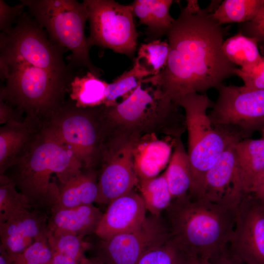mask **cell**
<instances>
[{"instance_id": "obj_23", "label": "cell", "mask_w": 264, "mask_h": 264, "mask_svg": "<svg viewBox=\"0 0 264 264\" xmlns=\"http://www.w3.org/2000/svg\"><path fill=\"white\" fill-rule=\"evenodd\" d=\"M164 174L173 200L189 194L192 184L190 164L180 137L174 139V151Z\"/></svg>"}, {"instance_id": "obj_44", "label": "cell", "mask_w": 264, "mask_h": 264, "mask_svg": "<svg viewBox=\"0 0 264 264\" xmlns=\"http://www.w3.org/2000/svg\"><path fill=\"white\" fill-rule=\"evenodd\" d=\"M262 132V134H263V137L262 138L264 139V123L262 126V128L261 129V130Z\"/></svg>"}, {"instance_id": "obj_40", "label": "cell", "mask_w": 264, "mask_h": 264, "mask_svg": "<svg viewBox=\"0 0 264 264\" xmlns=\"http://www.w3.org/2000/svg\"><path fill=\"white\" fill-rule=\"evenodd\" d=\"M250 193L264 206V172L255 184Z\"/></svg>"}, {"instance_id": "obj_14", "label": "cell", "mask_w": 264, "mask_h": 264, "mask_svg": "<svg viewBox=\"0 0 264 264\" xmlns=\"http://www.w3.org/2000/svg\"><path fill=\"white\" fill-rule=\"evenodd\" d=\"M228 246L244 264H264V206L251 193L245 194L236 207Z\"/></svg>"}, {"instance_id": "obj_4", "label": "cell", "mask_w": 264, "mask_h": 264, "mask_svg": "<svg viewBox=\"0 0 264 264\" xmlns=\"http://www.w3.org/2000/svg\"><path fill=\"white\" fill-rule=\"evenodd\" d=\"M0 99L25 116L45 122L65 102L74 77L64 76L22 60L0 55Z\"/></svg>"}, {"instance_id": "obj_28", "label": "cell", "mask_w": 264, "mask_h": 264, "mask_svg": "<svg viewBox=\"0 0 264 264\" xmlns=\"http://www.w3.org/2000/svg\"><path fill=\"white\" fill-rule=\"evenodd\" d=\"M263 0H224L211 13L219 24L244 23L252 21L259 11Z\"/></svg>"}, {"instance_id": "obj_33", "label": "cell", "mask_w": 264, "mask_h": 264, "mask_svg": "<svg viewBox=\"0 0 264 264\" xmlns=\"http://www.w3.org/2000/svg\"><path fill=\"white\" fill-rule=\"evenodd\" d=\"M192 258L170 238L164 244L146 252L136 264H188Z\"/></svg>"}, {"instance_id": "obj_1", "label": "cell", "mask_w": 264, "mask_h": 264, "mask_svg": "<svg viewBox=\"0 0 264 264\" xmlns=\"http://www.w3.org/2000/svg\"><path fill=\"white\" fill-rule=\"evenodd\" d=\"M187 1L166 34L169 53L165 66L143 80L159 87L177 106L187 94L217 89L235 75L237 68L222 50L226 29L211 16L216 2L201 9L198 0Z\"/></svg>"}, {"instance_id": "obj_42", "label": "cell", "mask_w": 264, "mask_h": 264, "mask_svg": "<svg viewBox=\"0 0 264 264\" xmlns=\"http://www.w3.org/2000/svg\"><path fill=\"white\" fill-rule=\"evenodd\" d=\"M80 264H105L96 256L88 258L85 256Z\"/></svg>"}, {"instance_id": "obj_10", "label": "cell", "mask_w": 264, "mask_h": 264, "mask_svg": "<svg viewBox=\"0 0 264 264\" xmlns=\"http://www.w3.org/2000/svg\"><path fill=\"white\" fill-rule=\"evenodd\" d=\"M218 95L208 113L215 127L240 140L250 138L264 123V89L225 86L217 89Z\"/></svg>"}, {"instance_id": "obj_32", "label": "cell", "mask_w": 264, "mask_h": 264, "mask_svg": "<svg viewBox=\"0 0 264 264\" xmlns=\"http://www.w3.org/2000/svg\"><path fill=\"white\" fill-rule=\"evenodd\" d=\"M172 0H149L151 12L147 26V40L149 42L159 39L166 35L175 19L170 14Z\"/></svg>"}, {"instance_id": "obj_19", "label": "cell", "mask_w": 264, "mask_h": 264, "mask_svg": "<svg viewBox=\"0 0 264 264\" xmlns=\"http://www.w3.org/2000/svg\"><path fill=\"white\" fill-rule=\"evenodd\" d=\"M48 231L55 236L73 235L85 237L94 233L103 213L93 204L50 211Z\"/></svg>"}, {"instance_id": "obj_43", "label": "cell", "mask_w": 264, "mask_h": 264, "mask_svg": "<svg viewBox=\"0 0 264 264\" xmlns=\"http://www.w3.org/2000/svg\"><path fill=\"white\" fill-rule=\"evenodd\" d=\"M188 264H209V263L208 261L192 258Z\"/></svg>"}, {"instance_id": "obj_3", "label": "cell", "mask_w": 264, "mask_h": 264, "mask_svg": "<svg viewBox=\"0 0 264 264\" xmlns=\"http://www.w3.org/2000/svg\"><path fill=\"white\" fill-rule=\"evenodd\" d=\"M173 201L167 209L171 238L183 251L209 261L227 246L236 208L189 195Z\"/></svg>"}, {"instance_id": "obj_38", "label": "cell", "mask_w": 264, "mask_h": 264, "mask_svg": "<svg viewBox=\"0 0 264 264\" xmlns=\"http://www.w3.org/2000/svg\"><path fill=\"white\" fill-rule=\"evenodd\" d=\"M19 110L0 99V123L4 125L13 122L22 121L25 117Z\"/></svg>"}, {"instance_id": "obj_41", "label": "cell", "mask_w": 264, "mask_h": 264, "mask_svg": "<svg viewBox=\"0 0 264 264\" xmlns=\"http://www.w3.org/2000/svg\"><path fill=\"white\" fill-rule=\"evenodd\" d=\"M8 254L4 248L0 245V264H13Z\"/></svg>"}, {"instance_id": "obj_7", "label": "cell", "mask_w": 264, "mask_h": 264, "mask_svg": "<svg viewBox=\"0 0 264 264\" xmlns=\"http://www.w3.org/2000/svg\"><path fill=\"white\" fill-rule=\"evenodd\" d=\"M29 14L59 46L71 52L70 69L83 67L99 77L102 70L92 62L85 36L88 14L84 1L75 0H21Z\"/></svg>"}, {"instance_id": "obj_27", "label": "cell", "mask_w": 264, "mask_h": 264, "mask_svg": "<svg viewBox=\"0 0 264 264\" xmlns=\"http://www.w3.org/2000/svg\"><path fill=\"white\" fill-rule=\"evenodd\" d=\"M137 185L146 210L152 215L159 217L173 201L164 173L153 178L139 181Z\"/></svg>"}, {"instance_id": "obj_2", "label": "cell", "mask_w": 264, "mask_h": 264, "mask_svg": "<svg viewBox=\"0 0 264 264\" xmlns=\"http://www.w3.org/2000/svg\"><path fill=\"white\" fill-rule=\"evenodd\" d=\"M84 169L72 151L43 126L29 149L9 169L12 175L7 176L27 198L33 209L50 212L59 195V185L53 180V175L60 184H63Z\"/></svg>"}, {"instance_id": "obj_12", "label": "cell", "mask_w": 264, "mask_h": 264, "mask_svg": "<svg viewBox=\"0 0 264 264\" xmlns=\"http://www.w3.org/2000/svg\"><path fill=\"white\" fill-rule=\"evenodd\" d=\"M139 137L120 134L107 136L100 159L102 168L98 175L97 203L108 204L137 185L133 151Z\"/></svg>"}, {"instance_id": "obj_31", "label": "cell", "mask_w": 264, "mask_h": 264, "mask_svg": "<svg viewBox=\"0 0 264 264\" xmlns=\"http://www.w3.org/2000/svg\"><path fill=\"white\" fill-rule=\"evenodd\" d=\"M169 53L168 41L157 39L142 44L134 62L149 75H158L165 66Z\"/></svg>"}, {"instance_id": "obj_20", "label": "cell", "mask_w": 264, "mask_h": 264, "mask_svg": "<svg viewBox=\"0 0 264 264\" xmlns=\"http://www.w3.org/2000/svg\"><path fill=\"white\" fill-rule=\"evenodd\" d=\"M174 139L169 143L158 138L155 133L144 134L136 139L133 156L138 181L158 176L169 162Z\"/></svg>"}, {"instance_id": "obj_24", "label": "cell", "mask_w": 264, "mask_h": 264, "mask_svg": "<svg viewBox=\"0 0 264 264\" xmlns=\"http://www.w3.org/2000/svg\"><path fill=\"white\" fill-rule=\"evenodd\" d=\"M108 83L90 71L82 76H75L70 83V97L76 106L94 108L103 105Z\"/></svg>"}, {"instance_id": "obj_34", "label": "cell", "mask_w": 264, "mask_h": 264, "mask_svg": "<svg viewBox=\"0 0 264 264\" xmlns=\"http://www.w3.org/2000/svg\"><path fill=\"white\" fill-rule=\"evenodd\" d=\"M51 259L52 252L46 236L25 249L15 259L13 264H50Z\"/></svg>"}, {"instance_id": "obj_36", "label": "cell", "mask_w": 264, "mask_h": 264, "mask_svg": "<svg viewBox=\"0 0 264 264\" xmlns=\"http://www.w3.org/2000/svg\"><path fill=\"white\" fill-rule=\"evenodd\" d=\"M24 7L22 3L10 6L4 0H0V30L2 33H8L11 30Z\"/></svg>"}, {"instance_id": "obj_16", "label": "cell", "mask_w": 264, "mask_h": 264, "mask_svg": "<svg viewBox=\"0 0 264 264\" xmlns=\"http://www.w3.org/2000/svg\"><path fill=\"white\" fill-rule=\"evenodd\" d=\"M48 219L44 211L33 209L0 223V245L13 262L36 241L47 236Z\"/></svg>"}, {"instance_id": "obj_25", "label": "cell", "mask_w": 264, "mask_h": 264, "mask_svg": "<svg viewBox=\"0 0 264 264\" xmlns=\"http://www.w3.org/2000/svg\"><path fill=\"white\" fill-rule=\"evenodd\" d=\"M258 40L239 32L224 40L222 50L226 57L234 65L246 69L258 64L262 60Z\"/></svg>"}, {"instance_id": "obj_29", "label": "cell", "mask_w": 264, "mask_h": 264, "mask_svg": "<svg viewBox=\"0 0 264 264\" xmlns=\"http://www.w3.org/2000/svg\"><path fill=\"white\" fill-rule=\"evenodd\" d=\"M148 77V73L134 62L131 69L124 71L112 82L108 84L103 105L110 107L118 104L119 99L121 102L124 100L137 88L143 79Z\"/></svg>"}, {"instance_id": "obj_13", "label": "cell", "mask_w": 264, "mask_h": 264, "mask_svg": "<svg viewBox=\"0 0 264 264\" xmlns=\"http://www.w3.org/2000/svg\"><path fill=\"white\" fill-rule=\"evenodd\" d=\"M170 238L169 228L159 216L152 215L133 231L100 240L96 256L105 264H136L146 252Z\"/></svg>"}, {"instance_id": "obj_8", "label": "cell", "mask_w": 264, "mask_h": 264, "mask_svg": "<svg viewBox=\"0 0 264 264\" xmlns=\"http://www.w3.org/2000/svg\"><path fill=\"white\" fill-rule=\"evenodd\" d=\"M103 108H80L71 100L65 102L44 124L46 131L72 151L84 169H92L101 159L106 136Z\"/></svg>"}, {"instance_id": "obj_22", "label": "cell", "mask_w": 264, "mask_h": 264, "mask_svg": "<svg viewBox=\"0 0 264 264\" xmlns=\"http://www.w3.org/2000/svg\"><path fill=\"white\" fill-rule=\"evenodd\" d=\"M84 169L59 185V198L56 205L52 208H72L97 203L98 175L92 169Z\"/></svg>"}, {"instance_id": "obj_9", "label": "cell", "mask_w": 264, "mask_h": 264, "mask_svg": "<svg viewBox=\"0 0 264 264\" xmlns=\"http://www.w3.org/2000/svg\"><path fill=\"white\" fill-rule=\"evenodd\" d=\"M8 33L0 34V55L19 59L36 66L67 77H74L66 65L64 48L47 36L29 14L23 13Z\"/></svg>"}, {"instance_id": "obj_6", "label": "cell", "mask_w": 264, "mask_h": 264, "mask_svg": "<svg viewBox=\"0 0 264 264\" xmlns=\"http://www.w3.org/2000/svg\"><path fill=\"white\" fill-rule=\"evenodd\" d=\"M214 103L206 93H193L180 98L177 104L185 112L187 152L192 180L189 195L193 198L198 196L206 174L224 151L231 144L241 141L213 125L207 111Z\"/></svg>"}, {"instance_id": "obj_39", "label": "cell", "mask_w": 264, "mask_h": 264, "mask_svg": "<svg viewBox=\"0 0 264 264\" xmlns=\"http://www.w3.org/2000/svg\"><path fill=\"white\" fill-rule=\"evenodd\" d=\"M208 262L209 264H244L231 253L228 245Z\"/></svg>"}, {"instance_id": "obj_30", "label": "cell", "mask_w": 264, "mask_h": 264, "mask_svg": "<svg viewBox=\"0 0 264 264\" xmlns=\"http://www.w3.org/2000/svg\"><path fill=\"white\" fill-rule=\"evenodd\" d=\"M27 198L5 174L0 175V223L24 211L32 210Z\"/></svg>"}, {"instance_id": "obj_18", "label": "cell", "mask_w": 264, "mask_h": 264, "mask_svg": "<svg viewBox=\"0 0 264 264\" xmlns=\"http://www.w3.org/2000/svg\"><path fill=\"white\" fill-rule=\"evenodd\" d=\"M44 123L31 116L22 121L3 125L0 128V175L15 165L31 147Z\"/></svg>"}, {"instance_id": "obj_5", "label": "cell", "mask_w": 264, "mask_h": 264, "mask_svg": "<svg viewBox=\"0 0 264 264\" xmlns=\"http://www.w3.org/2000/svg\"><path fill=\"white\" fill-rule=\"evenodd\" d=\"M157 86L143 82L117 105H104L102 118L108 133L141 136L163 128L176 138L186 129L184 116Z\"/></svg>"}, {"instance_id": "obj_11", "label": "cell", "mask_w": 264, "mask_h": 264, "mask_svg": "<svg viewBox=\"0 0 264 264\" xmlns=\"http://www.w3.org/2000/svg\"><path fill=\"white\" fill-rule=\"evenodd\" d=\"M88 14L89 48L97 45L132 58L137 45L138 32L132 7L113 0H84Z\"/></svg>"}, {"instance_id": "obj_21", "label": "cell", "mask_w": 264, "mask_h": 264, "mask_svg": "<svg viewBox=\"0 0 264 264\" xmlns=\"http://www.w3.org/2000/svg\"><path fill=\"white\" fill-rule=\"evenodd\" d=\"M237 169L244 194L250 193L264 172V139L247 138L235 145Z\"/></svg>"}, {"instance_id": "obj_26", "label": "cell", "mask_w": 264, "mask_h": 264, "mask_svg": "<svg viewBox=\"0 0 264 264\" xmlns=\"http://www.w3.org/2000/svg\"><path fill=\"white\" fill-rule=\"evenodd\" d=\"M84 238L73 235L55 236L48 231V243L52 252L50 264H80L91 246Z\"/></svg>"}, {"instance_id": "obj_35", "label": "cell", "mask_w": 264, "mask_h": 264, "mask_svg": "<svg viewBox=\"0 0 264 264\" xmlns=\"http://www.w3.org/2000/svg\"><path fill=\"white\" fill-rule=\"evenodd\" d=\"M235 74L243 82V86L252 89H264V56L258 64L246 69L237 68Z\"/></svg>"}, {"instance_id": "obj_37", "label": "cell", "mask_w": 264, "mask_h": 264, "mask_svg": "<svg viewBox=\"0 0 264 264\" xmlns=\"http://www.w3.org/2000/svg\"><path fill=\"white\" fill-rule=\"evenodd\" d=\"M244 35L264 42V0L256 17L251 21L242 23L240 30Z\"/></svg>"}, {"instance_id": "obj_15", "label": "cell", "mask_w": 264, "mask_h": 264, "mask_svg": "<svg viewBox=\"0 0 264 264\" xmlns=\"http://www.w3.org/2000/svg\"><path fill=\"white\" fill-rule=\"evenodd\" d=\"M236 143L231 144L208 171L197 198H202L228 207H237L245 194L236 167Z\"/></svg>"}, {"instance_id": "obj_17", "label": "cell", "mask_w": 264, "mask_h": 264, "mask_svg": "<svg viewBox=\"0 0 264 264\" xmlns=\"http://www.w3.org/2000/svg\"><path fill=\"white\" fill-rule=\"evenodd\" d=\"M146 211L140 195L133 190L108 204L94 234L100 240H106L133 231L145 221Z\"/></svg>"}]
</instances>
